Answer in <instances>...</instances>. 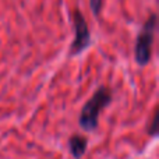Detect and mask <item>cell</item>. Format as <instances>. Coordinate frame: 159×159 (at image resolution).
Returning <instances> with one entry per match:
<instances>
[{
  "mask_svg": "<svg viewBox=\"0 0 159 159\" xmlns=\"http://www.w3.org/2000/svg\"><path fill=\"white\" fill-rule=\"evenodd\" d=\"M112 91L105 85H101L82 107L78 116V126L87 133L95 131L99 123V115L112 103Z\"/></svg>",
  "mask_w": 159,
  "mask_h": 159,
  "instance_id": "cell-1",
  "label": "cell"
},
{
  "mask_svg": "<svg viewBox=\"0 0 159 159\" xmlns=\"http://www.w3.org/2000/svg\"><path fill=\"white\" fill-rule=\"evenodd\" d=\"M157 14H151L144 22L141 31L138 32L134 43V59L140 67H145L151 61L152 49H154V38L157 30Z\"/></svg>",
  "mask_w": 159,
  "mask_h": 159,
  "instance_id": "cell-2",
  "label": "cell"
},
{
  "mask_svg": "<svg viewBox=\"0 0 159 159\" xmlns=\"http://www.w3.org/2000/svg\"><path fill=\"white\" fill-rule=\"evenodd\" d=\"M73 27H74V41H73L71 46H70L69 55L71 57H74V56L81 55L82 52H85L92 43L88 22L85 20L84 14L78 8H75L74 13H73Z\"/></svg>",
  "mask_w": 159,
  "mask_h": 159,
  "instance_id": "cell-3",
  "label": "cell"
},
{
  "mask_svg": "<svg viewBox=\"0 0 159 159\" xmlns=\"http://www.w3.org/2000/svg\"><path fill=\"white\" fill-rule=\"evenodd\" d=\"M88 140L81 134H73L69 140V151L74 159H82L87 152Z\"/></svg>",
  "mask_w": 159,
  "mask_h": 159,
  "instance_id": "cell-4",
  "label": "cell"
},
{
  "mask_svg": "<svg viewBox=\"0 0 159 159\" xmlns=\"http://www.w3.org/2000/svg\"><path fill=\"white\" fill-rule=\"evenodd\" d=\"M102 6H103V0H89V7L92 10V14L95 17H99L102 10Z\"/></svg>",
  "mask_w": 159,
  "mask_h": 159,
  "instance_id": "cell-5",
  "label": "cell"
},
{
  "mask_svg": "<svg viewBox=\"0 0 159 159\" xmlns=\"http://www.w3.org/2000/svg\"><path fill=\"white\" fill-rule=\"evenodd\" d=\"M149 134H151L152 137H155V135L158 134V113H155V115H154V119H152V123H151V130H149Z\"/></svg>",
  "mask_w": 159,
  "mask_h": 159,
  "instance_id": "cell-6",
  "label": "cell"
}]
</instances>
